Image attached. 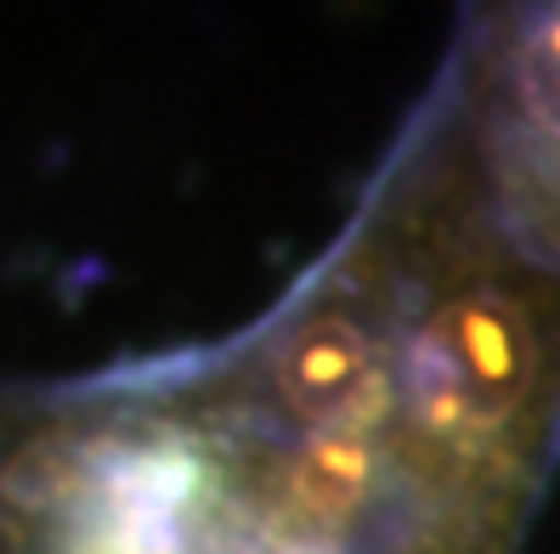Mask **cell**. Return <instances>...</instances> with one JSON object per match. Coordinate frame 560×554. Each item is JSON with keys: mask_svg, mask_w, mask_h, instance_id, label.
I'll return each instance as SVG.
<instances>
[{"mask_svg": "<svg viewBox=\"0 0 560 554\" xmlns=\"http://www.w3.org/2000/svg\"><path fill=\"white\" fill-rule=\"evenodd\" d=\"M533 374L538 340L526 311L499 288H476L442 306L419 340V413L436 425H499L533 390Z\"/></svg>", "mask_w": 560, "mask_h": 554, "instance_id": "cell-1", "label": "cell"}, {"mask_svg": "<svg viewBox=\"0 0 560 554\" xmlns=\"http://www.w3.org/2000/svg\"><path fill=\"white\" fill-rule=\"evenodd\" d=\"M278 390L306 425H357L374 397V345L351 317H312L278 356Z\"/></svg>", "mask_w": 560, "mask_h": 554, "instance_id": "cell-2", "label": "cell"}, {"mask_svg": "<svg viewBox=\"0 0 560 554\" xmlns=\"http://www.w3.org/2000/svg\"><path fill=\"white\" fill-rule=\"evenodd\" d=\"M369 470H374V452L357 425L312 431V441L294 459V498L317 520H346L369 493Z\"/></svg>", "mask_w": 560, "mask_h": 554, "instance_id": "cell-3", "label": "cell"}, {"mask_svg": "<svg viewBox=\"0 0 560 554\" xmlns=\"http://www.w3.org/2000/svg\"><path fill=\"white\" fill-rule=\"evenodd\" d=\"M515 96L544 137H560V7L526 23L515 46Z\"/></svg>", "mask_w": 560, "mask_h": 554, "instance_id": "cell-4", "label": "cell"}]
</instances>
